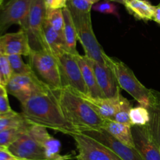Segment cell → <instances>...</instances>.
Here are the masks:
<instances>
[{
  "instance_id": "1",
  "label": "cell",
  "mask_w": 160,
  "mask_h": 160,
  "mask_svg": "<svg viewBox=\"0 0 160 160\" xmlns=\"http://www.w3.org/2000/svg\"><path fill=\"white\" fill-rule=\"evenodd\" d=\"M22 114L31 124L70 135L77 133L67 120L58 98V91L50 89L36 94L20 103Z\"/></svg>"
},
{
  "instance_id": "2",
  "label": "cell",
  "mask_w": 160,
  "mask_h": 160,
  "mask_svg": "<svg viewBox=\"0 0 160 160\" xmlns=\"http://www.w3.org/2000/svg\"><path fill=\"white\" fill-rule=\"evenodd\" d=\"M58 98L64 116L77 133L102 129V119L78 93L67 87L58 90Z\"/></svg>"
},
{
  "instance_id": "3",
  "label": "cell",
  "mask_w": 160,
  "mask_h": 160,
  "mask_svg": "<svg viewBox=\"0 0 160 160\" xmlns=\"http://www.w3.org/2000/svg\"><path fill=\"white\" fill-rule=\"evenodd\" d=\"M105 60L106 64L113 72L120 87L128 92L140 106L148 108L151 100L152 89L145 87L138 79L132 70L123 62L113 59L107 54Z\"/></svg>"
},
{
  "instance_id": "4",
  "label": "cell",
  "mask_w": 160,
  "mask_h": 160,
  "mask_svg": "<svg viewBox=\"0 0 160 160\" xmlns=\"http://www.w3.org/2000/svg\"><path fill=\"white\" fill-rule=\"evenodd\" d=\"M30 65L38 78L58 91L63 88L60 67L56 56L49 50H31L29 56Z\"/></svg>"
},
{
  "instance_id": "5",
  "label": "cell",
  "mask_w": 160,
  "mask_h": 160,
  "mask_svg": "<svg viewBox=\"0 0 160 160\" xmlns=\"http://www.w3.org/2000/svg\"><path fill=\"white\" fill-rule=\"evenodd\" d=\"M70 11L76 27L78 39L83 46L85 56L99 64H106L105 60L106 53L95 37L92 28L91 13L78 12L73 9H70Z\"/></svg>"
},
{
  "instance_id": "6",
  "label": "cell",
  "mask_w": 160,
  "mask_h": 160,
  "mask_svg": "<svg viewBox=\"0 0 160 160\" xmlns=\"http://www.w3.org/2000/svg\"><path fill=\"white\" fill-rule=\"evenodd\" d=\"M46 13L45 0H32L25 23L20 27L28 34L31 50H48L43 31Z\"/></svg>"
},
{
  "instance_id": "7",
  "label": "cell",
  "mask_w": 160,
  "mask_h": 160,
  "mask_svg": "<svg viewBox=\"0 0 160 160\" xmlns=\"http://www.w3.org/2000/svg\"><path fill=\"white\" fill-rule=\"evenodd\" d=\"M6 87L8 93L18 99L20 103L32 96L52 89L41 81L34 72L24 75H12Z\"/></svg>"
},
{
  "instance_id": "8",
  "label": "cell",
  "mask_w": 160,
  "mask_h": 160,
  "mask_svg": "<svg viewBox=\"0 0 160 160\" xmlns=\"http://www.w3.org/2000/svg\"><path fill=\"white\" fill-rule=\"evenodd\" d=\"M78 149L77 160H123L112 150L82 133H70Z\"/></svg>"
},
{
  "instance_id": "9",
  "label": "cell",
  "mask_w": 160,
  "mask_h": 160,
  "mask_svg": "<svg viewBox=\"0 0 160 160\" xmlns=\"http://www.w3.org/2000/svg\"><path fill=\"white\" fill-rule=\"evenodd\" d=\"M7 149L22 160H64L52 158L45 146L30 135L27 130Z\"/></svg>"
},
{
  "instance_id": "10",
  "label": "cell",
  "mask_w": 160,
  "mask_h": 160,
  "mask_svg": "<svg viewBox=\"0 0 160 160\" xmlns=\"http://www.w3.org/2000/svg\"><path fill=\"white\" fill-rule=\"evenodd\" d=\"M56 58L60 67L63 88H69L81 95H87V89L76 55L65 51Z\"/></svg>"
},
{
  "instance_id": "11",
  "label": "cell",
  "mask_w": 160,
  "mask_h": 160,
  "mask_svg": "<svg viewBox=\"0 0 160 160\" xmlns=\"http://www.w3.org/2000/svg\"><path fill=\"white\" fill-rule=\"evenodd\" d=\"M32 0H8L0 7V34L9 27L25 23Z\"/></svg>"
},
{
  "instance_id": "12",
  "label": "cell",
  "mask_w": 160,
  "mask_h": 160,
  "mask_svg": "<svg viewBox=\"0 0 160 160\" xmlns=\"http://www.w3.org/2000/svg\"><path fill=\"white\" fill-rule=\"evenodd\" d=\"M84 134L93 138L95 141L104 144L123 160H142L140 155L135 148L128 147L120 142L119 140L108 133L103 129L86 130L81 132Z\"/></svg>"
},
{
  "instance_id": "13",
  "label": "cell",
  "mask_w": 160,
  "mask_h": 160,
  "mask_svg": "<svg viewBox=\"0 0 160 160\" xmlns=\"http://www.w3.org/2000/svg\"><path fill=\"white\" fill-rule=\"evenodd\" d=\"M134 147L142 160H160V148L152 139L148 125H132Z\"/></svg>"
},
{
  "instance_id": "14",
  "label": "cell",
  "mask_w": 160,
  "mask_h": 160,
  "mask_svg": "<svg viewBox=\"0 0 160 160\" xmlns=\"http://www.w3.org/2000/svg\"><path fill=\"white\" fill-rule=\"evenodd\" d=\"M31 51L28 34L22 28L17 32L6 33L0 36V52L2 54L29 56Z\"/></svg>"
},
{
  "instance_id": "15",
  "label": "cell",
  "mask_w": 160,
  "mask_h": 160,
  "mask_svg": "<svg viewBox=\"0 0 160 160\" xmlns=\"http://www.w3.org/2000/svg\"><path fill=\"white\" fill-rule=\"evenodd\" d=\"M97 83L105 97L112 98L120 94V86L112 69L107 64H99L91 59Z\"/></svg>"
},
{
  "instance_id": "16",
  "label": "cell",
  "mask_w": 160,
  "mask_h": 160,
  "mask_svg": "<svg viewBox=\"0 0 160 160\" xmlns=\"http://www.w3.org/2000/svg\"><path fill=\"white\" fill-rule=\"evenodd\" d=\"M79 95L82 97L103 119H112L127 100L121 93L112 98H93L88 95Z\"/></svg>"
},
{
  "instance_id": "17",
  "label": "cell",
  "mask_w": 160,
  "mask_h": 160,
  "mask_svg": "<svg viewBox=\"0 0 160 160\" xmlns=\"http://www.w3.org/2000/svg\"><path fill=\"white\" fill-rule=\"evenodd\" d=\"M76 58L81 68L83 79L87 89V95L93 98H104L105 96L103 95L97 83L90 58L86 56L85 55L81 56L79 53L76 55Z\"/></svg>"
},
{
  "instance_id": "18",
  "label": "cell",
  "mask_w": 160,
  "mask_h": 160,
  "mask_svg": "<svg viewBox=\"0 0 160 160\" xmlns=\"http://www.w3.org/2000/svg\"><path fill=\"white\" fill-rule=\"evenodd\" d=\"M147 109L149 111L150 120L148 123L151 136L160 148V92L152 89L151 100Z\"/></svg>"
},
{
  "instance_id": "19",
  "label": "cell",
  "mask_w": 160,
  "mask_h": 160,
  "mask_svg": "<svg viewBox=\"0 0 160 160\" xmlns=\"http://www.w3.org/2000/svg\"><path fill=\"white\" fill-rule=\"evenodd\" d=\"M102 129L106 130L112 136L128 147L135 148L132 134V125L120 123L111 119H104Z\"/></svg>"
},
{
  "instance_id": "20",
  "label": "cell",
  "mask_w": 160,
  "mask_h": 160,
  "mask_svg": "<svg viewBox=\"0 0 160 160\" xmlns=\"http://www.w3.org/2000/svg\"><path fill=\"white\" fill-rule=\"evenodd\" d=\"M124 6L128 12L138 20L148 21L153 19L156 6L148 0H127Z\"/></svg>"
},
{
  "instance_id": "21",
  "label": "cell",
  "mask_w": 160,
  "mask_h": 160,
  "mask_svg": "<svg viewBox=\"0 0 160 160\" xmlns=\"http://www.w3.org/2000/svg\"><path fill=\"white\" fill-rule=\"evenodd\" d=\"M43 31L47 47L48 50L52 52L56 57L63 52L67 51L64 38L61 35H59L56 30L53 29L52 27L46 20H45V23H44Z\"/></svg>"
},
{
  "instance_id": "22",
  "label": "cell",
  "mask_w": 160,
  "mask_h": 160,
  "mask_svg": "<svg viewBox=\"0 0 160 160\" xmlns=\"http://www.w3.org/2000/svg\"><path fill=\"white\" fill-rule=\"evenodd\" d=\"M64 15V40H65L66 48L69 53L73 55L78 54L77 50V41L78 39V33H77L76 27L73 23L71 13L70 9L67 6L62 9Z\"/></svg>"
},
{
  "instance_id": "23",
  "label": "cell",
  "mask_w": 160,
  "mask_h": 160,
  "mask_svg": "<svg viewBox=\"0 0 160 160\" xmlns=\"http://www.w3.org/2000/svg\"><path fill=\"white\" fill-rule=\"evenodd\" d=\"M30 122L27 120L22 113H17L14 111L0 114V131L14 128L27 127Z\"/></svg>"
},
{
  "instance_id": "24",
  "label": "cell",
  "mask_w": 160,
  "mask_h": 160,
  "mask_svg": "<svg viewBox=\"0 0 160 160\" xmlns=\"http://www.w3.org/2000/svg\"><path fill=\"white\" fill-rule=\"evenodd\" d=\"M45 20L64 38V15L62 9H47Z\"/></svg>"
},
{
  "instance_id": "25",
  "label": "cell",
  "mask_w": 160,
  "mask_h": 160,
  "mask_svg": "<svg viewBox=\"0 0 160 160\" xmlns=\"http://www.w3.org/2000/svg\"><path fill=\"white\" fill-rule=\"evenodd\" d=\"M129 116L131 125L143 126L148 125L150 120L149 111L146 108L142 106L131 108Z\"/></svg>"
},
{
  "instance_id": "26",
  "label": "cell",
  "mask_w": 160,
  "mask_h": 160,
  "mask_svg": "<svg viewBox=\"0 0 160 160\" xmlns=\"http://www.w3.org/2000/svg\"><path fill=\"white\" fill-rule=\"evenodd\" d=\"M8 60L12 71V75H24L33 72L31 65L23 62L20 55H9Z\"/></svg>"
},
{
  "instance_id": "27",
  "label": "cell",
  "mask_w": 160,
  "mask_h": 160,
  "mask_svg": "<svg viewBox=\"0 0 160 160\" xmlns=\"http://www.w3.org/2000/svg\"><path fill=\"white\" fill-rule=\"evenodd\" d=\"M28 126L23 127V128L9 129V130L0 131V144L7 148L20 136L21 133L26 131Z\"/></svg>"
},
{
  "instance_id": "28",
  "label": "cell",
  "mask_w": 160,
  "mask_h": 160,
  "mask_svg": "<svg viewBox=\"0 0 160 160\" xmlns=\"http://www.w3.org/2000/svg\"><path fill=\"white\" fill-rule=\"evenodd\" d=\"M12 76V71L6 55L0 54V78L2 84L6 86Z\"/></svg>"
},
{
  "instance_id": "29",
  "label": "cell",
  "mask_w": 160,
  "mask_h": 160,
  "mask_svg": "<svg viewBox=\"0 0 160 160\" xmlns=\"http://www.w3.org/2000/svg\"><path fill=\"white\" fill-rule=\"evenodd\" d=\"M131 108V103H130L129 100L127 99L124 101V103L123 104V105L121 106V108H120V109H119V111L116 113L115 115L113 116V118H112L111 120L116 121V122H120V123L127 124V125H131L129 116V112Z\"/></svg>"
},
{
  "instance_id": "30",
  "label": "cell",
  "mask_w": 160,
  "mask_h": 160,
  "mask_svg": "<svg viewBox=\"0 0 160 160\" xmlns=\"http://www.w3.org/2000/svg\"><path fill=\"white\" fill-rule=\"evenodd\" d=\"M92 9L96 11V12H99L105 14H112V15H115L116 17H119L117 6L111 3L110 1H108V0L102 2V3H95L92 6Z\"/></svg>"
},
{
  "instance_id": "31",
  "label": "cell",
  "mask_w": 160,
  "mask_h": 160,
  "mask_svg": "<svg viewBox=\"0 0 160 160\" xmlns=\"http://www.w3.org/2000/svg\"><path fill=\"white\" fill-rule=\"evenodd\" d=\"M12 111L9 105V98H8V91L6 86L0 85V114Z\"/></svg>"
},
{
  "instance_id": "32",
  "label": "cell",
  "mask_w": 160,
  "mask_h": 160,
  "mask_svg": "<svg viewBox=\"0 0 160 160\" xmlns=\"http://www.w3.org/2000/svg\"><path fill=\"white\" fill-rule=\"evenodd\" d=\"M68 0H45L47 9H62L67 6Z\"/></svg>"
},
{
  "instance_id": "33",
  "label": "cell",
  "mask_w": 160,
  "mask_h": 160,
  "mask_svg": "<svg viewBox=\"0 0 160 160\" xmlns=\"http://www.w3.org/2000/svg\"><path fill=\"white\" fill-rule=\"evenodd\" d=\"M0 160H22L20 158L14 156L12 154L8 151V149H4V150L0 151Z\"/></svg>"
},
{
  "instance_id": "34",
  "label": "cell",
  "mask_w": 160,
  "mask_h": 160,
  "mask_svg": "<svg viewBox=\"0 0 160 160\" xmlns=\"http://www.w3.org/2000/svg\"><path fill=\"white\" fill-rule=\"evenodd\" d=\"M152 20H154L155 22H156L160 25V6H159V5L156 6Z\"/></svg>"
},
{
  "instance_id": "35",
  "label": "cell",
  "mask_w": 160,
  "mask_h": 160,
  "mask_svg": "<svg viewBox=\"0 0 160 160\" xmlns=\"http://www.w3.org/2000/svg\"><path fill=\"white\" fill-rule=\"evenodd\" d=\"M108 1H110V2H116V3H120V4L124 5V4H125V3H126L127 0H108Z\"/></svg>"
},
{
  "instance_id": "36",
  "label": "cell",
  "mask_w": 160,
  "mask_h": 160,
  "mask_svg": "<svg viewBox=\"0 0 160 160\" xmlns=\"http://www.w3.org/2000/svg\"><path fill=\"white\" fill-rule=\"evenodd\" d=\"M86 1H88V3H92V5H94V4H95V3H98V1H99V0H86Z\"/></svg>"
},
{
  "instance_id": "37",
  "label": "cell",
  "mask_w": 160,
  "mask_h": 160,
  "mask_svg": "<svg viewBox=\"0 0 160 160\" xmlns=\"http://www.w3.org/2000/svg\"><path fill=\"white\" fill-rule=\"evenodd\" d=\"M4 149H6V147H3V146H2L1 144H0V151H2V150H4Z\"/></svg>"
},
{
  "instance_id": "38",
  "label": "cell",
  "mask_w": 160,
  "mask_h": 160,
  "mask_svg": "<svg viewBox=\"0 0 160 160\" xmlns=\"http://www.w3.org/2000/svg\"><path fill=\"white\" fill-rule=\"evenodd\" d=\"M3 3H4V0H0V7H1L2 5L3 4Z\"/></svg>"
},
{
  "instance_id": "39",
  "label": "cell",
  "mask_w": 160,
  "mask_h": 160,
  "mask_svg": "<svg viewBox=\"0 0 160 160\" xmlns=\"http://www.w3.org/2000/svg\"><path fill=\"white\" fill-rule=\"evenodd\" d=\"M2 84V81H1V78H0V85Z\"/></svg>"
},
{
  "instance_id": "40",
  "label": "cell",
  "mask_w": 160,
  "mask_h": 160,
  "mask_svg": "<svg viewBox=\"0 0 160 160\" xmlns=\"http://www.w3.org/2000/svg\"><path fill=\"white\" fill-rule=\"evenodd\" d=\"M159 6H160V3H159Z\"/></svg>"
},
{
  "instance_id": "41",
  "label": "cell",
  "mask_w": 160,
  "mask_h": 160,
  "mask_svg": "<svg viewBox=\"0 0 160 160\" xmlns=\"http://www.w3.org/2000/svg\"><path fill=\"white\" fill-rule=\"evenodd\" d=\"M0 54H1V52H0Z\"/></svg>"
}]
</instances>
